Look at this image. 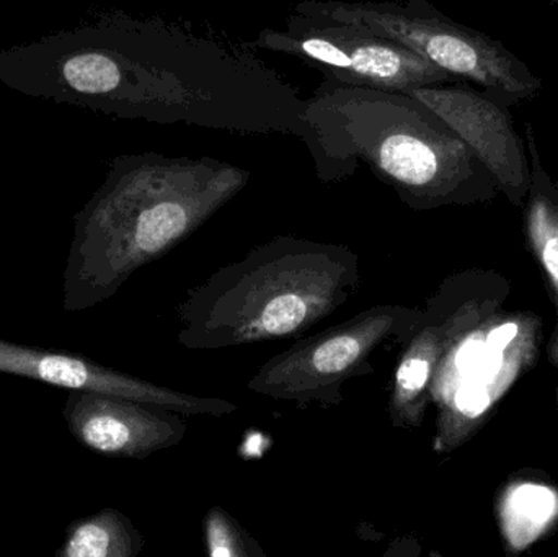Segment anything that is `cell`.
Masks as SVG:
<instances>
[{
  "label": "cell",
  "mask_w": 558,
  "mask_h": 557,
  "mask_svg": "<svg viewBox=\"0 0 558 557\" xmlns=\"http://www.w3.org/2000/svg\"><path fill=\"white\" fill-rule=\"evenodd\" d=\"M299 5L396 39L508 107L536 97L543 88V78L504 43L454 22L428 0H302Z\"/></svg>",
  "instance_id": "obj_4"
},
{
  "label": "cell",
  "mask_w": 558,
  "mask_h": 557,
  "mask_svg": "<svg viewBox=\"0 0 558 557\" xmlns=\"http://www.w3.org/2000/svg\"><path fill=\"white\" fill-rule=\"evenodd\" d=\"M556 402H557V414H558V388H556Z\"/></svg>",
  "instance_id": "obj_17"
},
{
  "label": "cell",
  "mask_w": 558,
  "mask_h": 557,
  "mask_svg": "<svg viewBox=\"0 0 558 557\" xmlns=\"http://www.w3.org/2000/svg\"><path fill=\"white\" fill-rule=\"evenodd\" d=\"M146 542L134 523L113 507L74 520L56 557H136Z\"/></svg>",
  "instance_id": "obj_12"
},
{
  "label": "cell",
  "mask_w": 558,
  "mask_h": 557,
  "mask_svg": "<svg viewBox=\"0 0 558 557\" xmlns=\"http://www.w3.org/2000/svg\"><path fill=\"white\" fill-rule=\"evenodd\" d=\"M409 94L428 105L469 144L514 206L524 205L531 186L530 153L504 100L459 81L425 85Z\"/></svg>",
  "instance_id": "obj_8"
},
{
  "label": "cell",
  "mask_w": 558,
  "mask_h": 557,
  "mask_svg": "<svg viewBox=\"0 0 558 557\" xmlns=\"http://www.w3.org/2000/svg\"><path fill=\"white\" fill-rule=\"evenodd\" d=\"M541 327L536 314L500 310L452 339L429 389V401L438 409V453H451L471 440L498 402L536 366Z\"/></svg>",
  "instance_id": "obj_5"
},
{
  "label": "cell",
  "mask_w": 558,
  "mask_h": 557,
  "mask_svg": "<svg viewBox=\"0 0 558 557\" xmlns=\"http://www.w3.org/2000/svg\"><path fill=\"white\" fill-rule=\"evenodd\" d=\"M422 317L418 307H367L317 336L299 339L265 362L248 379L247 389L274 401L340 405L344 385L371 375L374 353L389 340L407 342Z\"/></svg>",
  "instance_id": "obj_6"
},
{
  "label": "cell",
  "mask_w": 558,
  "mask_h": 557,
  "mask_svg": "<svg viewBox=\"0 0 558 557\" xmlns=\"http://www.w3.org/2000/svg\"><path fill=\"white\" fill-rule=\"evenodd\" d=\"M547 2L554 3V5L558 9V0H547Z\"/></svg>",
  "instance_id": "obj_16"
},
{
  "label": "cell",
  "mask_w": 558,
  "mask_h": 557,
  "mask_svg": "<svg viewBox=\"0 0 558 557\" xmlns=\"http://www.w3.org/2000/svg\"><path fill=\"white\" fill-rule=\"evenodd\" d=\"M498 2H510V0H498Z\"/></svg>",
  "instance_id": "obj_18"
},
{
  "label": "cell",
  "mask_w": 558,
  "mask_h": 557,
  "mask_svg": "<svg viewBox=\"0 0 558 557\" xmlns=\"http://www.w3.org/2000/svg\"><path fill=\"white\" fill-rule=\"evenodd\" d=\"M360 284V257L348 245L277 235L186 293L177 342L221 350L301 339Z\"/></svg>",
  "instance_id": "obj_3"
},
{
  "label": "cell",
  "mask_w": 558,
  "mask_h": 557,
  "mask_svg": "<svg viewBox=\"0 0 558 557\" xmlns=\"http://www.w3.org/2000/svg\"><path fill=\"white\" fill-rule=\"evenodd\" d=\"M526 144L531 160V186L523 205L527 244L558 300V183L544 166L531 123H526Z\"/></svg>",
  "instance_id": "obj_11"
},
{
  "label": "cell",
  "mask_w": 558,
  "mask_h": 557,
  "mask_svg": "<svg viewBox=\"0 0 558 557\" xmlns=\"http://www.w3.org/2000/svg\"><path fill=\"white\" fill-rule=\"evenodd\" d=\"M65 81L72 88L88 95L110 94L118 84V69L110 56L85 52L74 56L64 65Z\"/></svg>",
  "instance_id": "obj_14"
},
{
  "label": "cell",
  "mask_w": 558,
  "mask_h": 557,
  "mask_svg": "<svg viewBox=\"0 0 558 557\" xmlns=\"http://www.w3.org/2000/svg\"><path fill=\"white\" fill-rule=\"evenodd\" d=\"M245 45L255 51L301 59L320 71L327 81L354 87L409 94L425 85L459 81L396 39L304 9L299 3L282 28L262 29L254 41Z\"/></svg>",
  "instance_id": "obj_7"
},
{
  "label": "cell",
  "mask_w": 558,
  "mask_h": 557,
  "mask_svg": "<svg viewBox=\"0 0 558 557\" xmlns=\"http://www.w3.org/2000/svg\"><path fill=\"white\" fill-rule=\"evenodd\" d=\"M72 437L108 458L146 460L182 444V414L105 392L69 389L62 408Z\"/></svg>",
  "instance_id": "obj_10"
},
{
  "label": "cell",
  "mask_w": 558,
  "mask_h": 557,
  "mask_svg": "<svg viewBox=\"0 0 558 557\" xmlns=\"http://www.w3.org/2000/svg\"><path fill=\"white\" fill-rule=\"evenodd\" d=\"M248 180L247 169L216 157L146 154L130 160L75 226L64 311L81 313L113 298L137 270L198 231Z\"/></svg>",
  "instance_id": "obj_2"
},
{
  "label": "cell",
  "mask_w": 558,
  "mask_h": 557,
  "mask_svg": "<svg viewBox=\"0 0 558 557\" xmlns=\"http://www.w3.org/2000/svg\"><path fill=\"white\" fill-rule=\"evenodd\" d=\"M0 373L64 389H85L146 402L182 415L226 417L238 411L228 399L199 398L117 372L74 353L19 346L0 339Z\"/></svg>",
  "instance_id": "obj_9"
},
{
  "label": "cell",
  "mask_w": 558,
  "mask_h": 557,
  "mask_svg": "<svg viewBox=\"0 0 558 557\" xmlns=\"http://www.w3.org/2000/svg\"><path fill=\"white\" fill-rule=\"evenodd\" d=\"M304 121L302 141L324 183L350 179L363 162L416 211L490 202L500 192L469 144L407 92L325 78L305 98Z\"/></svg>",
  "instance_id": "obj_1"
},
{
  "label": "cell",
  "mask_w": 558,
  "mask_h": 557,
  "mask_svg": "<svg viewBox=\"0 0 558 557\" xmlns=\"http://www.w3.org/2000/svg\"><path fill=\"white\" fill-rule=\"evenodd\" d=\"M203 526L211 557H265L260 545L219 506L206 512Z\"/></svg>",
  "instance_id": "obj_13"
},
{
  "label": "cell",
  "mask_w": 558,
  "mask_h": 557,
  "mask_svg": "<svg viewBox=\"0 0 558 557\" xmlns=\"http://www.w3.org/2000/svg\"><path fill=\"white\" fill-rule=\"evenodd\" d=\"M553 300L557 307V324L553 336H550L549 346H547V356H549V362L558 370V300L557 298H553Z\"/></svg>",
  "instance_id": "obj_15"
}]
</instances>
